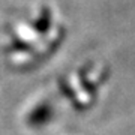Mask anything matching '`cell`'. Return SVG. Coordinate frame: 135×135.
Returning <instances> with one entry per match:
<instances>
[{"mask_svg":"<svg viewBox=\"0 0 135 135\" xmlns=\"http://www.w3.org/2000/svg\"><path fill=\"white\" fill-rule=\"evenodd\" d=\"M12 50L26 53V51H32V50H33V45L30 42L23 41V39H14V41H12Z\"/></svg>","mask_w":135,"mask_h":135,"instance_id":"3957f363","label":"cell"},{"mask_svg":"<svg viewBox=\"0 0 135 135\" xmlns=\"http://www.w3.org/2000/svg\"><path fill=\"white\" fill-rule=\"evenodd\" d=\"M51 21H53V18H51V11L48 8H42L41 15H39L38 18H36V21L33 23L35 32L39 35H45L50 30V27H51Z\"/></svg>","mask_w":135,"mask_h":135,"instance_id":"7a4b0ae2","label":"cell"},{"mask_svg":"<svg viewBox=\"0 0 135 135\" xmlns=\"http://www.w3.org/2000/svg\"><path fill=\"white\" fill-rule=\"evenodd\" d=\"M51 117H53V107L47 102H44L29 113L27 123L30 126H42L45 123H48L51 120Z\"/></svg>","mask_w":135,"mask_h":135,"instance_id":"6da1fadb","label":"cell"}]
</instances>
